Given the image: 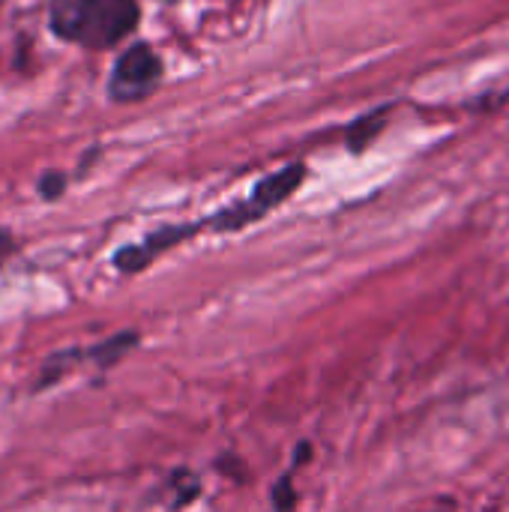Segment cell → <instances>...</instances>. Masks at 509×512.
<instances>
[{"label":"cell","mask_w":509,"mask_h":512,"mask_svg":"<svg viewBox=\"0 0 509 512\" xmlns=\"http://www.w3.org/2000/svg\"><path fill=\"white\" fill-rule=\"evenodd\" d=\"M141 9L135 0H54L51 30L81 48H111L138 27Z\"/></svg>","instance_id":"cell-1"},{"label":"cell","mask_w":509,"mask_h":512,"mask_svg":"<svg viewBox=\"0 0 509 512\" xmlns=\"http://www.w3.org/2000/svg\"><path fill=\"white\" fill-rule=\"evenodd\" d=\"M303 180H306V165L303 162H291V165L273 171L270 177L258 180L255 189L243 201H234V204L216 210L210 219H204V231L234 234V231H243V228L255 225L258 219H264L267 213L282 207L303 186Z\"/></svg>","instance_id":"cell-2"},{"label":"cell","mask_w":509,"mask_h":512,"mask_svg":"<svg viewBox=\"0 0 509 512\" xmlns=\"http://www.w3.org/2000/svg\"><path fill=\"white\" fill-rule=\"evenodd\" d=\"M159 81H162L159 54L147 42H135L117 57L111 81H108V96L114 102H138L150 96Z\"/></svg>","instance_id":"cell-3"},{"label":"cell","mask_w":509,"mask_h":512,"mask_svg":"<svg viewBox=\"0 0 509 512\" xmlns=\"http://www.w3.org/2000/svg\"><path fill=\"white\" fill-rule=\"evenodd\" d=\"M201 231H204V222L165 225V228H159V231L147 234L141 243H135V246H123V249L114 255V267H117V270H123V273H138V270H144L147 264H153L162 252L174 249L177 243H183V240H189V237H195V234H201Z\"/></svg>","instance_id":"cell-4"},{"label":"cell","mask_w":509,"mask_h":512,"mask_svg":"<svg viewBox=\"0 0 509 512\" xmlns=\"http://www.w3.org/2000/svg\"><path fill=\"white\" fill-rule=\"evenodd\" d=\"M384 123H387V108L372 111V114H363L360 120H354V123L348 126V147H351L354 153L366 150V147L378 138V132L384 129Z\"/></svg>","instance_id":"cell-5"},{"label":"cell","mask_w":509,"mask_h":512,"mask_svg":"<svg viewBox=\"0 0 509 512\" xmlns=\"http://www.w3.org/2000/svg\"><path fill=\"white\" fill-rule=\"evenodd\" d=\"M135 345H138V333H120V336H114V339L96 345L93 351H87V360H96L102 369H108V366H114L123 354H129Z\"/></svg>","instance_id":"cell-6"},{"label":"cell","mask_w":509,"mask_h":512,"mask_svg":"<svg viewBox=\"0 0 509 512\" xmlns=\"http://www.w3.org/2000/svg\"><path fill=\"white\" fill-rule=\"evenodd\" d=\"M63 189H66V177H63L60 171H45V174H42V180H39V195H42V198L54 201Z\"/></svg>","instance_id":"cell-7"}]
</instances>
